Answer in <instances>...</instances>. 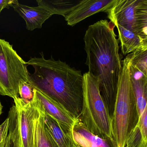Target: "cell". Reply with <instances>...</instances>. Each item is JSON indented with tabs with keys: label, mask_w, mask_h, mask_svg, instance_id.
<instances>
[{
	"label": "cell",
	"mask_w": 147,
	"mask_h": 147,
	"mask_svg": "<svg viewBox=\"0 0 147 147\" xmlns=\"http://www.w3.org/2000/svg\"><path fill=\"white\" fill-rule=\"evenodd\" d=\"M135 33L140 38L147 34V0H140L135 9Z\"/></svg>",
	"instance_id": "18"
},
{
	"label": "cell",
	"mask_w": 147,
	"mask_h": 147,
	"mask_svg": "<svg viewBox=\"0 0 147 147\" xmlns=\"http://www.w3.org/2000/svg\"><path fill=\"white\" fill-rule=\"evenodd\" d=\"M118 30L119 40L122 52L124 55L132 53L139 49L141 45V39L134 32L119 25L115 26Z\"/></svg>",
	"instance_id": "15"
},
{
	"label": "cell",
	"mask_w": 147,
	"mask_h": 147,
	"mask_svg": "<svg viewBox=\"0 0 147 147\" xmlns=\"http://www.w3.org/2000/svg\"><path fill=\"white\" fill-rule=\"evenodd\" d=\"M80 1L74 0H37L38 5L50 10L53 15L62 16L64 18L78 5Z\"/></svg>",
	"instance_id": "17"
},
{
	"label": "cell",
	"mask_w": 147,
	"mask_h": 147,
	"mask_svg": "<svg viewBox=\"0 0 147 147\" xmlns=\"http://www.w3.org/2000/svg\"><path fill=\"white\" fill-rule=\"evenodd\" d=\"M40 58H31L27 62L34 70L29 73V83L61 104L76 119L79 118L83 105V75L81 71L71 67L52 56L46 59L43 52Z\"/></svg>",
	"instance_id": "2"
},
{
	"label": "cell",
	"mask_w": 147,
	"mask_h": 147,
	"mask_svg": "<svg viewBox=\"0 0 147 147\" xmlns=\"http://www.w3.org/2000/svg\"><path fill=\"white\" fill-rule=\"evenodd\" d=\"M72 138L74 143L79 147H113L110 142L90 132L79 118L73 127Z\"/></svg>",
	"instance_id": "12"
},
{
	"label": "cell",
	"mask_w": 147,
	"mask_h": 147,
	"mask_svg": "<svg viewBox=\"0 0 147 147\" xmlns=\"http://www.w3.org/2000/svg\"><path fill=\"white\" fill-rule=\"evenodd\" d=\"M131 72L132 86L140 117L147 104V77L140 72V76H136L131 65Z\"/></svg>",
	"instance_id": "14"
},
{
	"label": "cell",
	"mask_w": 147,
	"mask_h": 147,
	"mask_svg": "<svg viewBox=\"0 0 147 147\" xmlns=\"http://www.w3.org/2000/svg\"><path fill=\"white\" fill-rule=\"evenodd\" d=\"M33 100L35 107L34 122L35 147H59L46 128L45 109L34 91Z\"/></svg>",
	"instance_id": "11"
},
{
	"label": "cell",
	"mask_w": 147,
	"mask_h": 147,
	"mask_svg": "<svg viewBox=\"0 0 147 147\" xmlns=\"http://www.w3.org/2000/svg\"><path fill=\"white\" fill-rule=\"evenodd\" d=\"M20 97L26 104L31 102L34 97V88L29 83H23L20 88Z\"/></svg>",
	"instance_id": "20"
},
{
	"label": "cell",
	"mask_w": 147,
	"mask_h": 147,
	"mask_svg": "<svg viewBox=\"0 0 147 147\" xmlns=\"http://www.w3.org/2000/svg\"><path fill=\"white\" fill-rule=\"evenodd\" d=\"M13 7L24 19L26 29L30 31L41 28L45 22L53 15L50 10L41 5L30 7L19 3Z\"/></svg>",
	"instance_id": "10"
},
{
	"label": "cell",
	"mask_w": 147,
	"mask_h": 147,
	"mask_svg": "<svg viewBox=\"0 0 147 147\" xmlns=\"http://www.w3.org/2000/svg\"><path fill=\"white\" fill-rule=\"evenodd\" d=\"M46 128L59 147H72L74 142L65 133L58 122L45 110Z\"/></svg>",
	"instance_id": "13"
},
{
	"label": "cell",
	"mask_w": 147,
	"mask_h": 147,
	"mask_svg": "<svg viewBox=\"0 0 147 147\" xmlns=\"http://www.w3.org/2000/svg\"><path fill=\"white\" fill-rule=\"evenodd\" d=\"M16 0H2L0 1V11L4 8L9 9L10 7H13L15 5L19 3Z\"/></svg>",
	"instance_id": "22"
},
{
	"label": "cell",
	"mask_w": 147,
	"mask_h": 147,
	"mask_svg": "<svg viewBox=\"0 0 147 147\" xmlns=\"http://www.w3.org/2000/svg\"><path fill=\"white\" fill-rule=\"evenodd\" d=\"M83 92L79 119L90 132L109 141L113 146L112 119L100 93L99 79L89 72L83 75Z\"/></svg>",
	"instance_id": "4"
},
{
	"label": "cell",
	"mask_w": 147,
	"mask_h": 147,
	"mask_svg": "<svg viewBox=\"0 0 147 147\" xmlns=\"http://www.w3.org/2000/svg\"><path fill=\"white\" fill-rule=\"evenodd\" d=\"M141 39V45L139 49L144 50L147 49V34Z\"/></svg>",
	"instance_id": "23"
},
{
	"label": "cell",
	"mask_w": 147,
	"mask_h": 147,
	"mask_svg": "<svg viewBox=\"0 0 147 147\" xmlns=\"http://www.w3.org/2000/svg\"><path fill=\"white\" fill-rule=\"evenodd\" d=\"M9 122L8 117L0 125V147H5L7 141L9 131Z\"/></svg>",
	"instance_id": "21"
},
{
	"label": "cell",
	"mask_w": 147,
	"mask_h": 147,
	"mask_svg": "<svg viewBox=\"0 0 147 147\" xmlns=\"http://www.w3.org/2000/svg\"><path fill=\"white\" fill-rule=\"evenodd\" d=\"M127 142L134 147H147V104Z\"/></svg>",
	"instance_id": "16"
},
{
	"label": "cell",
	"mask_w": 147,
	"mask_h": 147,
	"mask_svg": "<svg viewBox=\"0 0 147 147\" xmlns=\"http://www.w3.org/2000/svg\"><path fill=\"white\" fill-rule=\"evenodd\" d=\"M1 11H0V14H1Z\"/></svg>",
	"instance_id": "26"
},
{
	"label": "cell",
	"mask_w": 147,
	"mask_h": 147,
	"mask_svg": "<svg viewBox=\"0 0 147 147\" xmlns=\"http://www.w3.org/2000/svg\"><path fill=\"white\" fill-rule=\"evenodd\" d=\"M72 147H79L78 146H77V145L75 144V143H74L73 146H72Z\"/></svg>",
	"instance_id": "25"
},
{
	"label": "cell",
	"mask_w": 147,
	"mask_h": 147,
	"mask_svg": "<svg viewBox=\"0 0 147 147\" xmlns=\"http://www.w3.org/2000/svg\"><path fill=\"white\" fill-rule=\"evenodd\" d=\"M130 55L131 66L147 77V49H137Z\"/></svg>",
	"instance_id": "19"
},
{
	"label": "cell",
	"mask_w": 147,
	"mask_h": 147,
	"mask_svg": "<svg viewBox=\"0 0 147 147\" xmlns=\"http://www.w3.org/2000/svg\"><path fill=\"white\" fill-rule=\"evenodd\" d=\"M28 66L13 45L0 38V95L20 97L21 85L29 83Z\"/></svg>",
	"instance_id": "5"
},
{
	"label": "cell",
	"mask_w": 147,
	"mask_h": 147,
	"mask_svg": "<svg viewBox=\"0 0 147 147\" xmlns=\"http://www.w3.org/2000/svg\"><path fill=\"white\" fill-rule=\"evenodd\" d=\"M3 106L2 105L1 103L0 102V116L2 113Z\"/></svg>",
	"instance_id": "24"
},
{
	"label": "cell",
	"mask_w": 147,
	"mask_h": 147,
	"mask_svg": "<svg viewBox=\"0 0 147 147\" xmlns=\"http://www.w3.org/2000/svg\"><path fill=\"white\" fill-rule=\"evenodd\" d=\"M115 26L107 20L90 25L84 36L85 64L92 76L98 78L102 98L112 118L122 61Z\"/></svg>",
	"instance_id": "1"
},
{
	"label": "cell",
	"mask_w": 147,
	"mask_h": 147,
	"mask_svg": "<svg viewBox=\"0 0 147 147\" xmlns=\"http://www.w3.org/2000/svg\"><path fill=\"white\" fill-rule=\"evenodd\" d=\"M139 115L131 79L130 55L122 61L112 115L113 147H125L136 127Z\"/></svg>",
	"instance_id": "3"
},
{
	"label": "cell",
	"mask_w": 147,
	"mask_h": 147,
	"mask_svg": "<svg viewBox=\"0 0 147 147\" xmlns=\"http://www.w3.org/2000/svg\"><path fill=\"white\" fill-rule=\"evenodd\" d=\"M140 0H114L105 13L110 21L135 33V9Z\"/></svg>",
	"instance_id": "7"
},
{
	"label": "cell",
	"mask_w": 147,
	"mask_h": 147,
	"mask_svg": "<svg viewBox=\"0 0 147 147\" xmlns=\"http://www.w3.org/2000/svg\"><path fill=\"white\" fill-rule=\"evenodd\" d=\"M34 91L45 111L58 123L66 134L73 140L72 131L77 119L63 106L41 91L34 89Z\"/></svg>",
	"instance_id": "8"
},
{
	"label": "cell",
	"mask_w": 147,
	"mask_h": 147,
	"mask_svg": "<svg viewBox=\"0 0 147 147\" xmlns=\"http://www.w3.org/2000/svg\"><path fill=\"white\" fill-rule=\"evenodd\" d=\"M114 0H83L65 18L69 26H73L101 12H106Z\"/></svg>",
	"instance_id": "9"
},
{
	"label": "cell",
	"mask_w": 147,
	"mask_h": 147,
	"mask_svg": "<svg viewBox=\"0 0 147 147\" xmlns=\"http://www.w3.org/2000/svg\"><path fill=\"white\" fill-rule=\"evenodd\" d=\"M19 122L21 147H35L34 122L35 107L33 100L26 104L21 99H14Z\"/></svg>",
	"instance_id": "6"
}]
</instances>
